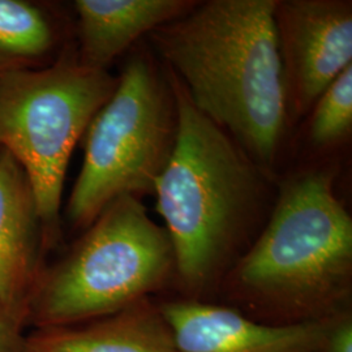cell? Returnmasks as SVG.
Instances as JSON below:
<instances>
[{
    "label": "cell",
    "mask_w": 352,
    "mask_h": 352,
    "mask_svg": "<svg viewBox=\"0 0 352 352\" xmlns=\"http://www.w3.org/2000/svg\"><path fill=\"white\" fill-rule=\"evenodd\" d=\"M276 1H199L186 16L149 34L193 106L227 132L265 175L273 170L289 123Z\"/></svg>",
    "instance_id": "obj_2"
},
{
    "label": "cell",
    "mask_w": 352,
    "mask_h": 352,
    "mask_svg": "<svg viewBox=\"0 0 352 352\" xmlns=\"http://www.w3.org/2000/svg\"><path fill=\"white\" fill-rule=\"evenodd\" d=\"M87 131L84 164L68 204L77 227L90 226L120 196L154 192L177 135L167 74L148 54L133 56Z\"/></svg>",
    "instance_id": "obj_5"
},
{
    "label": "cell",
    "mask_w": 352,
    "mask_h": 352,
    "mask_svg": "<svg viewBox=\"0 0 352 352\" xmlns=\"http://www.w3.org/2000/svg\"><path fill=\"white\" fill-rule=\"evenodd\" d=\"M26 344L28 352H179L158 298L75 325L36 329Z\"/></svg>",
    "instance_id": "obj_9"
},
{
    "label": "cell",
    "mask_w": 352,
    "mask_h": 352,
    "mask_svg": "<svg viewBox=\"0 0 352 352\" xmlns=\"http://www.w3.org/2000/svg\"><path fill=\"white\" fill-rule=\"evenodd\" d=\"M175 254L164 227L139 197L110 202L87 234L39 276L28 302V325L68 327L111 315L145 298H168Z\"/></svg>",
    "instance_id": "obj_4"
},
{
    "label": "cell",
    "mask_w": 352,
    "mask_h": 352,
    "mask_svg": "<svg viewBox=\"0 0 352 352\" xmlns=\"http://www.w3.org/2000/svg\"><path fill=\"white\" fill-rule=\"evenodd\" d=\"M50 26L37 8L14 0H0V50L38 55L51 45Z\"/></svg>",
    "instance_id": "obj_13"
},
{
    "label": "cell",
    "mask_w": 352,
    "mask_h": 352,
    "mask_svg": "<svg viewBox=\"0 0 352 352\" xmlns=\"http://www.w3.org/2000/svg\"><path fill=\"white\" fill-rule=\"evenodd\" d=\"M26 321L25 311L0 304V352H28Z\"/></svg>",
    "instance_id": "obj_14"
},
{
    "label": "cell",
    "mask_w": 352,
    "mask_h": 352,
    "mask_svg": "<svg viewBox=\"0 0 352 352\" xmlns=\"http://www.w3.org/2000/svg\"><path fill=\"white\" fill-rule=\"evenodd\" d=\"M215 302L269 327L352 311V218L334 193L331 171H305L282 184L273 212Z\"/></svg>",
    "instance_id": "obj_3"
},
{
    "label": "cell",
    "mask_w": 352,
    "mask_h": 352,
    "mask_svg": "<svg viewBox=\"0 0 352 352\" xmlns=\"http://www.w3.org/2000/svg\"><path fill=\"white\" fill-rule=\"evenodd\" d=\"M116 84L104 69L69 60L0 76V149L23 167L52 239L71 153Z\"/></svg>",
    "instance_id": "obj_6"
},
{
    "label": "cell",
    "mask_w": 352,
    "mask_h": 352,
    "mask_svg": "<svg viewBox=\"0 0 352 352\" xmlns=\"http://www.w3.org/2000/svg\"><path fill=\"white\" fill-rule=\"evenodd\" d=\"M37 219L23 167L0 149V304L26 314L39 277Z\"/></svg>",
    "instance_id": "obj_10"
},
{
    "label": "cell",
    "mask_w": 352,
    "mask_h": 352,
    "mask_svg": "<svg viewBox=\"0 0 352 352\" xmlns=\"http://www.w3.org/2000/svg\"><path fill=\"white\" fill-rule=\"evenodd\" d=\"M179 352H322L327 320L294 327L254 322L218 302L158 299Z\"/></svg>",
    "instance_id": "obj_8"
},
{
    "label": "cell",
    "mask_w": 352,
    "mask_h": 352,
    "mask_svg": "<svg viewBox=\"0 0 352 352\" xmlns=\"http://www.w3.org/2000/svg\"><path fill=\"white\" fill-rule=\"evenodd\" d=\"M166 74L175 94L177 135L153 195L175 254L168 298L215 302L223 279L266 222V175L193 106L175 76Z\"/></svg>",
    "instance_id": "obj_1"
},
{
    "label": "cell",
    "mask_w": 352,
    "mask_h": 352,
    "mask_svg": "<svg viewBox=\"0 0 352 352\" xmlns=\"http://www.w3.org/2000/svg\"><path fill=\"white\" fill-rule=\"evenodd\" d=\"M274 23L287 122H295L352 65V3L277 0Z\"/></svg>",
    "instance_id": "obj_7"
},
{
    "label": "cell",
    "mask_w": 352,
    "mask_h": 352,
    "mask_svg": "<svg viewBox=\"0 0 352 352\" xmlns=\"http://www.w3.org/2000/svg\"><path fill=\"white\" fill-rule=\"evenodd\" d=\"M311 113L309 135L316 146L336 145L351 133L352 65L324 90Z\"/></svg>",
    "instance_id": "obj_12"
},
{
    "label": "cell",
    "mask_w": 352,
    "mask_h": 352,
    "mask_svg": "<svg viewBox=\"0 0 352 352\" xmlns=\"http://www.w3.org/2000/svg\"><path fill=\"white\" fill-rule=\"evenodd\" d=\"M193 0H78L80 63L104 69L141 36L190 12Z\"/></svg>",
    "instance_id": "obj_11"
},
{
    "label": "cell",
    "mask_w": 352,
    "mask_h": 352,
    "mask_svg": "<svg viewBox=\"0 0 352 352\" xmlns=\"http://www.w3.org/2000/svg\"><path fill=\"white\" fill-rule=\"evenodd\" d=\"M322 352H352V311L327 320Z\"/></svg>",
    "instance_id": "obj_15"
}]
</instances>
